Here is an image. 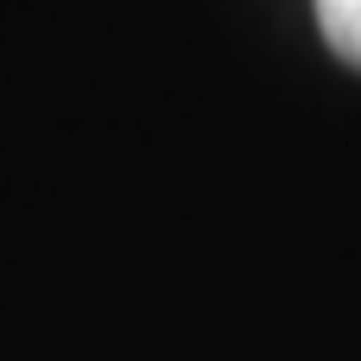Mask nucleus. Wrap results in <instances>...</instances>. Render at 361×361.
I'll use <instances>...</instances> for the list:
<instances>
[{
	"instance_id": "1",
	"label": "nucleus",
	"mask_w": 361,
	"mask_h": 361,
	"mask_svg": "<svg viewBox=\"0 0 361 361\" xmlns=\"http://www.w3.org/2000/svg\"><path fill=\"white\" fill-rule=\"evenodd\" d=\"M317 19H324V38L336 44V57H349L361 70V0H317Z\"/></svg>"
}]
</instances>
